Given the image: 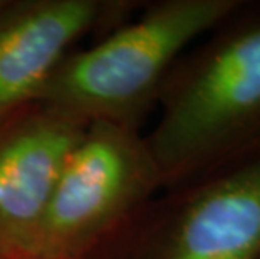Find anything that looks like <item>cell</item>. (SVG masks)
Segmentation results:
<instances>
[{
    "instance_id": "1",
    "label": "cell",
    "mask_w": 260,
    "mask_h": 259,
    "mask_svg": "<svg viewBox=\"0 0 260 259\" xmlns=\"http://www.w3.org/2000/svg\"><path fill=\"white\" fill-rule=\"evenodd\" d=\"M145 135L163 189L260 157V0H243L180 57Z\"/></svg>"
},
{
    "instance_id": "2",
    "label": "cell",
    "mask_w": 260,
    "mask_h": 259,
    "mask_svg": "<svg viewBox=\"0 0 260 259\" xmlns=\"http://www.w3.org/2000/svg\"><path fill=\"white\" fill-rule=\"evenodd\" d=\"M242 2L143 4L136 17L109 31L94 46L71 51L37 101L84 125L103 121L141 130L180 57Z\"/></svg>"
},
{
    "instance_id": "3",
    "label": "cell",
    "mask_w": 260,
    "mask_h": 259,
    "mask_svg": "<svg viewBox=\"0 0 260 259\" xmlns=\"http://www.w3.org/2000/svg\"><path fill=\"white\" fill-rule=\"evenodd\" d=\"M163 190L141 130L89 123L66 160L27 259H87Z\"/></svg>"
},
{
    "instance_id": "4",
    "label": "cell",
    "mask_w": 260,
    "mask_h": 259,
    "mask_svg": "<svg viewBox=\"0 0 260 259\" xmlns=\"http://www.w3.org/2000/svg\"><path fill=\"white\" fill-rule=\"evenodd\" d=\"M87 259H260V157L163 189Z\"/></svg>"
},
{
    "instance_id": "5",
    "label": "cell",
    "mask_w": 260,
    "mask_h": 259,
    "mask_svg": "<svg viewBox=\"0 0 260 259\" xmlns=\"http://www.w3.org/2000/svg\"><path fill=\"white\" fill-rule=\"evenodd\" d=\"M131 0H4L0 7V125L39 100L51 74L82 37L116 29Z\"/></svg>"
},
{
    "instance_id": "6",
    "label": "cell",
    "mask_w": 260,
    "mask_h": 259,
    "mask_svg": "<svg viewBox=\"0 0 260 259\" xmlns=\"http://www.w3.org/2000/svg\"><path fill=\"white\" fill-rule=\"evenodd\" d=\"M86 126L39 101L0 125V254L29 257L60 170Z\"/></svg>"
},
{
    "instance_id": "7",
    "label": "cell",
    "mask_w": 260,
    "mask_h": 259,
    "mask_svg": "<svg viewBox=\"0 0 260 259\" xmlns=\"http://www.w3.org/2000/svg\"><path fill=\"white\" fill-rule=\"evenodd\" d=\"M0 259H12V257H7V256H4V254H0Z\"/></svg>"
},
{
    "instance_id": "8",
    "label": "cell",
    "mask_w": 260,
    "mask_h": 259,
    "mask_svg": "<svg viewBox=\"0 0 260 259\" xmlns=\"http://www.w3.org/2000/svg\"><path fill=\"white\" fill-rule=\"evenodd\" d=\"M2 4H4V0H0V7H2Z\"/></svg>"
}]
</instances>
